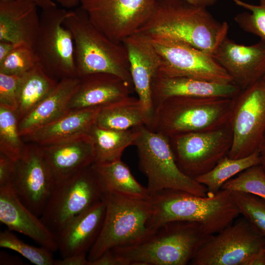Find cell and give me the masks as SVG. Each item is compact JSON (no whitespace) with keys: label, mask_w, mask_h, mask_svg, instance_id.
<instances>
[{"label":"cell","mask_w":265,"mask_h":265,"mask_svg":"<svg viewBox=\"0 0 265 265\" xmlns=\"http://www.w3.org/2000/svg\"><path fill=\"white\" fill-rule=\"evenodd\" d=\"M265 248V238L243 217L213 235L200 248L191 265H248Z\"/></svg>","instance_id":"12"},{"label":"cell","mask_w":265,"mask_h":265,"mask_svg":"<svg viewBox=\"0 0 265 265\" xmlns=\"http://www.w3.org/2000/svg\"><path fill=\"white\" fill-rule=\"evenodd\" d=\"M241 90L233 83H218L186 77H168L158 73L151 84L153 109L163 100L172 97L233 98Z\"/></svg>","instance_id":"21"},{"label":"cell","mask_w":265,"mask_h":265,"mask_svg":"<svg viewBox=\"0 0 265 265\" xmlns=\"http://www.w3.org/2000/svg\"><path fill=\"white\" fill-rule=\"evenodd\" d=\"M90 265H128L127 262L114 254L111 250L103 253L99 258L92 262Z\"/></svg>","instance_id":"39"},{"label":"cell","mask_w":265,"mask_h":265,"mask_svg":"<svg viewBox=\"0 0 265 265\" xmlns=\"http://www.w3.org/2000/svg\"><path fill=\"white\" fill-rule=\"evenodd\" d=\"M38 7L27 0H0V41L32 47L40 26Z\"/></svg>","instance_id":"23"},{"label":"cell","mask_w":265,"mask_h":265,"mask_svg":"<svg viewBox=\"0 0 265 265\" xmlns=\"http://www.w3.org/2000/svg\"><path fill=\"white\" fill-rule=\"evenodd\" d=\"M228 29V23L216 20L206 7L186 0H155L150 16L136 32L173 38L212 55Z\"/></svg>","instance_id":"1"},{"label":"cell","mask_w":265,"mask_h":265,"mask_svg":"<svg viewBox=\"0 0 265 265\" xmlns=\"http://www.w3.org/2000/svg\"><path fill=\"white\" fill-rule=\"evenodd\" d=\"M148 36L160 58L159 74L222 83H233L231 77L212 55L173 38L161 35Z\"/></svg>","instance_id":"11"},{"label":"cell","mask_w":265,"mask_h":265,"mask_svg":"<svg viewBox=\"0 0 265 265\" xmlns=\"http://www.w3.org/2000/svg\"><path fill=\"white\" fill-rule=\"evenodd\" d=\"M22 263L21 260L17 257L9 255L3 252H0V265H21Z\"/></svg>","instance_id":"42"},{"label":"cell","mask_w":265,"mask_h":265,"mask_svg":"<svg viewBox=\"0 0 265 265\" xmlns=\"http://www.w3.org/2000/svg\"><path fill=\"white\" fill-rule=\"evenodd\" d=\"M101 107L69 110L52 122L25 135V143L45 146L72 139L88 134L95 124Z\"/></svg>","instance_id":"24"},{"label":"cell","mask_w":265,"mask_h":265,"mask_svg":"<svg viewBox=\"0 0 265 265\" xmlns=\"http://www.w3.org/2000/svg\"><path fill=\"white\" fill-rule=\"evenodd\" d=\"M105 193L92 164L56 184L40 219L57 237L72 220L103 200Z\"/></svg>","instance_id":"8"},{"label":"cell","mask_w":265,"mask_h":265,"mask_svg":"<svg viewBox=\"0 0 265 265\" xmlns=\"http://www.w3.org/2000/svg\"><path fill=\"white\" fill-rule=\"evenodd\" d=\"M20 77L0 73V106L10 108L16 112Z\"/></svg>","instance_id":"37"},{"label":"cell","mask_w":265,"mask_h":265,"mask_svg":"<svg viewBox=\"0 0 265 265\" xmlns=\"http://www.w3.org/2000/svg\"><path fill=\"white\" fill-rule=\"evenodd\" d=\"M262 78H263L264 80H265V74L264 75V76Z\"/></svg>","instance_id":"48"},{"label":"cell","mask_w":265,"mask_h":265,"mask_svg":"<svg viewBox=\"0 0 265 265\" xmlns=\"http://www.w3.org/2000/svg\"><path fill=\"white\" fill-rule=\"evenodd\" d=\"M234 98H167L154 107L147 127L167 137L217 129L230 122Z\"/></svg>","instance_id":"4"},{"label":"cell","mask_w":265,"mask_h":265,"mask_svg":"<svg viewBox=\"0 0 265 265\" xmlns=\"http://www.w3.org/2000/svg\"><path fill=\"white\" fill-rule=\"evenodd\" d=\"M248 265H265V248L255 255L249 260Z\"/></svg>","instance_id":"43"},{"label":"cell","mask_w":265,"mask_h":265,"mask_svg":"<svg viewBox=\"0 0 265 265\" xmlns=\"http://www.w3.org/2000/svg\"><path fill=\"white\" fill-rule=\"evenodd\" d=\"M231 193L240 214L265 238V200L247 193Z\"/></svg>","instance_id":"34"},{"label":"cell","mask_w":265,"mask_h":265,"mask_svg":"<svg viewBox=\"0 0 265 265\" xmlns=\"http://www.w3.org/2000/svg\"><path fill=\"white\" fill-rule=\"evenodd\" d=\"M58 81L38 64L20 77L17 94L19 121L53 89Z\"/></svg>","instance_id":"29"},{"label":"cell","mask_w":265,"mask_h":265,"mask_svg":"<svg viewBox=\"0 0 265 265\" xmlns=\"http://www.w3.org/2000/svg\"><path fill=\"white\" fill-rule=\"evenodd\" d=\"M233 141L228 157L238 159L258 151L265 132V80L240 91L234 98L230 121Z\"/></svg>","instance_id":"13"},{"label":"cell","mask_w":265,"mask_h":265,"mask_svg":"<svg viewBox=\"0 0 265 265\" xmlns=\"http://www.w3.org/2000/svg\"><path fill=\"white\" fill-rule=\"evenodd\" d=\"M16 173V161L0 154V187L13 185Z\"/></svg>","instance_id":"38"},{"label":"cell","mask_w":265,"mask_h":265,"mask_svg":"<svg viewBox=\"0 0 265 265\" xmlns=\"http://www.w3.org/2000/svg\"><path fill=\"white\" fill-rule=\"evenodd\" d=\"M153 212L147 223L152 231L172 221L197 222L210 235L232 224L240 215L231 192L221 189L206 196L165 189L150 196Z\"/></svg>","instance_id":"2"},{"label":"cell","mask_w":265,"mask_h":265,"mask_svg":"<svg viewBox=\"0 0 265 265\" xmlns=\"http://www.w3.org/2000/svg\"><path fill=\"white\" fill-rule=\"evenodd\" d=\"M153 0H82L90 22L110 40L122 43L147 21Z\"/></svg>","instance_id":"14"},{"label":"cell","mask_w":265,"mask_h":265,"mask_svg":"<svg viewBox=\"0 0 265 265\" xmlns=\"http://www.w3.org/2000/svg\"><path fill=\"white\" fill-rule=\"evenodd\" d=\"M63 7L66 8H72L80 3L82 0H53Z\"/></svg>","instance_id":"47"},{"label":"cell","mask_w":265,"mask_h":265,"mask_svg":"<svg viewBox=\"0 0 265 265\" xmlns=\"http://www.w3.org/2000/svg\"><path fill=\"white\" fill-rule=\"evenodd\" d=\"M63 24L74 39L79 78L93 73H109L133 85L125 47L122 43L113 42L96 27L81 6L68 11Z\"/></svg>","instance_id":"5"},{"label":"cell","mask_w":265,"mask_h":265,"mask_svg":"<svg viewBox=\"0 0 265 265\" xmlns=\"http://www.w3.org/2000/svg\"><path fill=\"white\" fill-rule=\"evenodd\" d=\"M31 1L35 3L38 7L42 9H45L54 7L56 6V4L53 0H25Z\"/></svg>","instance_id":"44"},{"label":"cell","mask_w":265,"mask_h":265,"mask_svg":"<svg viewBox=\"0 0 265 265\" xmlns=\"http://www.w3.org/2000/svg\"><path fill=\"white\" fill-rule=\"evenodd\" d=\"M260 164L258 151L238 159H232L227 156L212 169L195 180L206 187L209 194H212L220 190L222 185L232 177L251 166Z\"/></svg>","instance_id":"30"},{"label":"cell","mask_w":265,"mask_h":265,"mask_svg":"<svg viewBox=\"0 0 265 265\" xmlns=\"http://www.w3.org/2000/svg\"><path fill=\"white\" fill-rule=\"evenodd\" d=\"M151 114L138 98L131 96L101 107L95 124L115 130H127L142 126L147 127Z\"/></svg>","instance_id":"26"},{"label":"cell","mask_w":265,"mask_h":265,"mask_svg":"<svg viewBox=\"0 0 265 265\" xmlns=\"http://www.w3.org/2000/svg\"><path fill=\"white\" fill-rule=\"evenodd\" d=\"M187 1L193 4L204 6L209 7L213 5L217 1V0H186Z\"/></svg>","instance_id":"46"},{"label":"cell","mask_w":265,"mask_h":265,"mask_svg":"<svg viewBox=\"0 0 265 265\" xmlns=\"http://www.w3.org/2000/svg\"><path fill=\"white\" fill-rule=\"evenodd\" d=\"M106 204L103 200L79 214L57 236L62 258L75 254L88 255L101 232Z\"/></svg>","instance_id":"22"},{"label":"cell","mask_w":265,"mask_h":265,"mask_svg":"<svg viewBox=\"0 0 265 265\" xmlns=\"http://www.w3.org/2000/svg\"><path fill=\"white\" fill-rule=\"evenodd\" d=\"M122 43L128 52L130 73L137 98L152 116L151 84L160 65V56L150 37L144 34L135 32Z\"/></svg>","instance_id":"18"},{"label":"cell","mask_w":265,"mask_h":265,"mask_svg":"<svg viewBox=\"0 0 265 265\" xmlns=\"http://www.w3.org/2000/svg\"><path fill=\"white\" fill-rule=\"evenodd\" d=\"M212 56L241 90L260 80L265 74V43L251 45L238 44L226 36Z\"/></svg>","instance_id":"16"},{"label":"cell","mask_w":265,"mask_h":265,"mask_svg":"<svg viewBox=\"0 0 265 265\" xmlns=\"http://www.w3.org/2000/svg\"><path fill=\"white\" fill-rule=\"evenodd\" d=\"M106 213L96 241L88 252L91 263L106 251L136 243L151 232L147 223L153 212L150 199L105 192Z\"/></svg>","instance_id":"6"},{"label":"cell","mask_w":265,"mask_h":265,"mask_svg":"<svg viewBox=\"0 0 265 265\" xmlns=\"http://www.w3.org/2000/svg\"><path fill=\"white\" fill-rule=\"evenodd\" d=\"M54 265H90L87 255L75 254L55 260Z\"/></svg>","instance_id":"40"},{"label":"cell","mask_w":265,"mask_h":265,"mask_svg":"<svg viewBox=\"0 0 265 265\" xmlns=\"http://www.w3.org/2000/svg\"><path fill=\"white\" fill-rule=\"evenodd\" d=\"M221 189L251 194L265 200V172L260 164L254 165L227 181Z\"/></svg>","instance_id":"32"},{"label":"cell","mask_w":265,"mask_h":265,"mask_svg":"<svg viewBox=\"0 0 265 265\" xmlns=\"http://www.w3.org/2000/svg\"><path fill=\"white\" fill-rule=\"evenodd\" d=\"M69 104V110L102 107L131 96L133 86L109 73H98L80 78Z\"/></svg>","instance_id":"19"},{"label":"cell","mask_w":265,"mask_h":265,"mask_svg":"<svg viewBox=\"0 0 265 265\" xmlns=\"http://www.w3.org/2000/svg\"><path fill=\"white\" fill-rule=\"evenodd\" d=\"M141 127L115 130L103 128L95 124L88 133L94 145V163H106L121 159L125 149L133 145Z\"/></svg>","instance_id":"27"},{"label":"cell","mask_w":265,"mask_h":265,"mask_svg":"<svg viewBox=\"0 0 265 265\" xmlns=\"http://www.w3.org/2000/svg\"><path fill=\"white\" fill-rule=\"evenodd\" d=\"M213 235L197 222L172 221L136 243L111 250L128 265H186Z\"/></svg>","instance_id":"3"},{"label":"cell","mask_w":265,"mask_h":265,"mask_svg":"<svg viewBox=\"0 0 265 265\" xmlns=\"http://www.w3.org/2000/svg\"><path fill=\"white\" fill-rule=\"evenodd\" d=\"M16 46V45L9 41H0V62L10 53Z\"/></svg>","instance_id":"41"},{"label":"cell","mask_w":265,"mask_h":265,"mask_svg":"<svg viewBox=\"0 0 265 265\" xmlns=\"http://www.w3.org/2000/svg\"><path fill=\"white\" fill-rule=\"evenodd\" d=\"M67 12L57 6L42 9L38 33L32 47L38 64L57 81L78 77L74 39L63 24Z\"/></svg>","instance_id":"9"},{"label":"cell","mask_w":265,"mask_h":265,"mask_svg":"<svg viewBox=\"0 0 265 265\" xmlns=\"http://www.w3.org/2000/svg\"><path fill=\"white\" fill-rule=\"evenodd\" d=\"M40 147L56 184L94 162L93 143L88 134Z\"/></svg>","instance_id":"20"},{"label":"cell","mask_w":265,"mask_h":265,"mask_svg":"<svg viewBox=\"0 0 265 265\" xmlns=\"http://www.w3.org/2000/svg\"><path fill=\"white\" fill-rule=\"evenodd\" d=\"M133 145L137 148L139 169L147 179L146 188L150 196L165 189L200 196L209 195L204 186L179 169L168 137L143 126Z\"/></svg>","instance_id":"7"},{"label":"cell","mask_w":265,"mask_h":265,"mask_svg":"<svg viewBox=\"0 0 265 265\" xmlns=\"http://www.w3.org/2000/svg\"><path fill=\"white\" fill-rule=\"evenodd\" d=\"M37 64L32 47L17 45L10 53L0 62V73L20 77Z\"/></svg>","instance_id":"36"},{"label":"cell","mask_w":265,"mask_h":265,"mask_svg":"<svg viewBox=\"0 0 265 265\" xmlns=\"http://www.w3.org/2000/svg\"><path fill=\"white\" fill-rule=\"evenodd\" d=\"M258 152L260 157V165L265 172V132L260 144Z\"/></svg>","instance_id":"45"},{"label":"cell","mask_w":265,"mask_h":265,"mask_svg":"<svg viewBox=\"0 0 265 265\" xmlns=\"http://www.w3.org/2000/svg\"><path fill=\"white\" fill-rule=\"evenodd\" d=\"M80 81L78 77L59 80L53 89L19 121V130L21 136L68 112L69 102Z\"/></svg>","instance_id":"25"},{"label":"cell","mask_w":265,"mask_h":265,"mask_svg":"<svg viewBox=\"0 0 265 265\" xmlns=\"http://www.w3.org/2000/svg\"><path fill=\"white\" fill-rule=\"evenodd\" d=\"M0 247L17 252L33 264L54 265L53 252L44 247L25 243L8 229L0 233Z\"/></svg>","instance_id":"33"},{"label":"cell","mask_w":265,"mask_h":265,"mask_svg":"<svg viewBox=\"0 0 265 265\" xmlns=\"http://www.w3.org/2000/svg\"><path fill=\"white\" fill-rule=\"evenodd\" d=\"M231 0L249 11L238 14L234 17L238 26L245 31L259 37L265 43V0H259L258 5L241 0Z\"/></svg>","instance_id":"35"},{"label":"cell","mask_w":265,"mask_h":265,"mask_svg":"<svg viewBox=\"0 0 265 265\" xmlns=\"http://www.w3.org/2000/svg\"><path fill=\"white\" fill-rule=\"evenodd\" d=\"M93 166L105 192L134 198H150L146 187L137 182L129 166L121 159L106 163H93Z\"/></svg>","instance_id":"28"},{"label":"cell","mask_w":265,"mask_h":265,"mask_svg":"<svg viewBox=\"0 0 265 265\" xmlns=\"http://www.w3.org/2000/svg\"><path fill=\"white\" fill-rule=\"evenodd\" d=\"M25 146L26 143L20 134L17 112L0 106V154L17 161Z\"/></svg>","instance_id":"31"},{"label":"cell","mask_w":265,"mask_h":265,"mask_svg":"<svg viewBox=\"0 0 265 265\" xmlns=\"http://www.w3.org/2000/svg\"><path fill=\"white\" fill-rule=\"evenodd\" d=\"M13 188L20 200L36 215L41 216L56 182L40 146L26 143L16 161Z\"/></svg>","instance_id":"15"},{"label":"cell","mask_w":265,"mask_h":265,"mask_svg":"<svg viewBox=\"0 0 265 265\" xmlns=\"http://www.w3.org/2000/svg\"><path fill=\"white\" fill-rule=\"evenodd\" d=\"M0 221L52 252L58 249L56 236L20 200L12 185L0 187Z\"/></svg>","instance_id":"17"},{"label":"cell","mask_w":265,"mask_h":265,"mask_svg":"<svg viewBox=\"0 0 265 265\" xmlns=\"http://www.w3.org/2000/svg\"><path fill=\"white\" fill-rule=\"evenodd\" d=\"M179 169L195 179L212 169L227 156L233 134L230 122L217 129L191 132L168 137Z\"/></svg>","instance_id":"10"}]
</instances>
